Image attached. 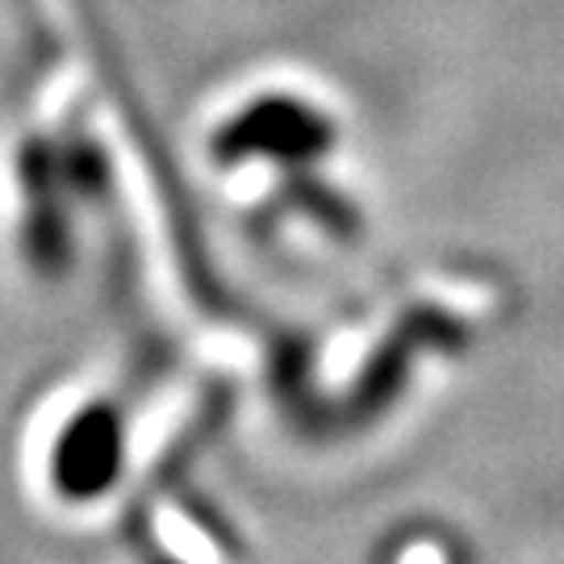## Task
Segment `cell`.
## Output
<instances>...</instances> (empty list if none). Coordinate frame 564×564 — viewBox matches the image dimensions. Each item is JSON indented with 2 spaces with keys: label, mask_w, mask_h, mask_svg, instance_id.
<instances>
[{
  "label": "cell",
  "mask_w": 564,
  "mask_h": 564,
  "mask_svg": "<svg viewBox=\"0 0 564 564\" xmlns=\"http://www.w3.org/2000/svg\"><path fill=\"white\" fill-rule=\"evenodd\" d=\"M335 147V121L302 97L268 93L247 101L239 113L218 126L214 134V160L218 163H276V167H302L330 155Z\"/></svg>",
  "instance_id": "obj_1"
},
{
  "label": "cell",
  "mask_w": 564,
  "mask_h": 564,
  "mask_svg": "<svg viewBox=\"0 0 564 564\" xmlns=\"http://www.w3.org/2000/svg\"><path fill=\"white\" fill-rule=\"evenodd\" d=\"M126 464V423L109 402L93 398L67 414L51 447V489L67 502H101Z\"/></svg>",
  "instance_id": "obj_2"
},
{
  "label": "cell",
  "mask_w": 564,
  "mask_h": 564,
  "mask_svg": "<svg viewBox=\"0 0 564 564\" xmlns=\"http://www.w3.org/2000/svg\"><path fill=\"white\" fill-rule=\"evenodd\" d=\"M142 564H188V561H176L167 547H155V544H142Z\"/></svg>",
  "instance_id": "obj_3"
},
{
  "label": "cell",
  "mask_w": 564,
  "mask_h": 564,
  "mask_svg": "<svg viewBox=\"0 0 564 564\" xmlns=\"http://www.w3.org/2000/svg\"><path fill=\"white\" fill-rule=\"evenodd\" d=\"M447 564H464V556L460 552H447Z\"/></svg>",
  "instance_id": "obj_4"
}]
</instances>
